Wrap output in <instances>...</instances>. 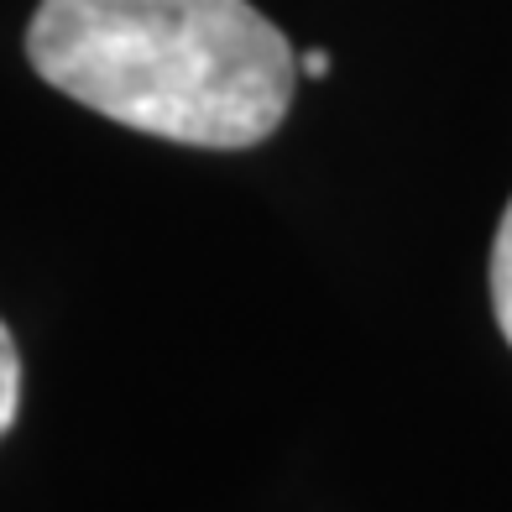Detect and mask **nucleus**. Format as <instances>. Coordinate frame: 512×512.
Returning a JSON list of instances; mask_svg holds the SVG:
<instances>
[{"label":"nucleus","mask_w":512,"mask_h":512,"mask_svg":"<svg viewBox=\"0 0 512 512\" xmlns=\"http://www.w3.org/2000/svg\"><path fill=\"white\" fill-rule=\"evenodd\" d=\"M16 403H21V356L6 319H0V434L16 424Z\"/></svg>","instance_id":"obj_3"},{"label":"nucleus","mask_w":512,"mask_h":512,"mask_svg":"<svg viewBox=\"0 0 512 512\" xmlns=\"http://www.w3.org/2000/svg\"><path fill=\"white\" fill-rule=\"evenodd\" d=\"M27 58L115 126L236 152L283 126L298 58L251 0H42Z\"/></svg>","instance_id":"obj_1"},{"label":"nucleus","mask_w":512,"mask_h":512,"mask_svg":"<svg viewBox=\"0 0 512 512\" xmlns=\"http://www.w3.org/2000/svg\"><path fill=\"white\" fill-rule=\"evenodd\" d=\"M492 309H497V324H502V335L512 345V204H507V215H502V230H497V241H492Z\"/></svg>","instance_id":"obj_2"},{"label":"nucleus","mask_w":512,"mask_h":512,"mask_svg":"<svg viewBox=\"0 0 512 512\" xmlns=\"http://www.w3.org/2000/svg\"><path fill=\"white\" fill-rule=\"evenodd\" d=\"M330 68H335V58H330V53H319V48L298 58V74H309V79H324Z\"/></svg>","instance_id":"obj_4"}]
</instances>
